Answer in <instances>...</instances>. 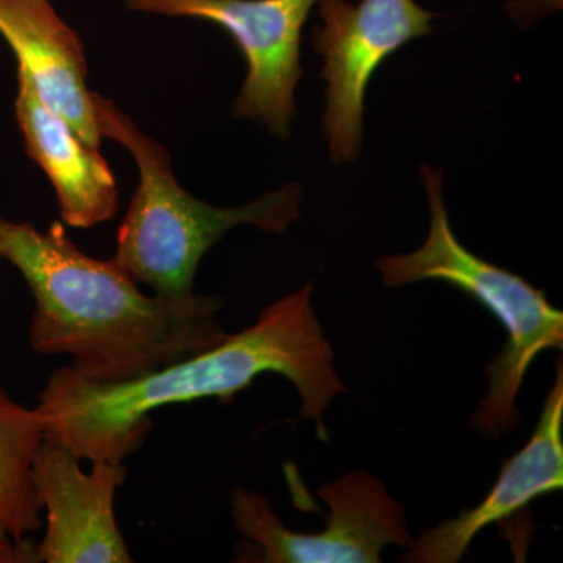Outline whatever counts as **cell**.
<instances>
[{
	"instance_id": "cell-1",
	"label": "cell",
	"mask_w": 563,
	"mask_h": 563,
	"mask_svg": "<svg viewBox=\"0 0 563 563\" xmlns=\"http://www.w3.org/2000/svg\"><path fill=\"white\" fill-rule=\"evenodd\" d=\"M314 284L262 310L250 328L162 368L120 383H95L68 366L51 374L38 395L44 439L80 461L124 462L146 442L151 413L163 407L217 398L229 401L258 376L279 374L298 390L299 420L317 422L328 442L324 412L347 391L333 366L331 343L312 306Z\"/></svg>"
},
{
	"instance_id": "cell-2",
	"label": "cell",
	"mask_w": 563,
	"mask_h": 563,
	"mask_svg": "<svg viewBox=\"0 0 563 563\" xmlns=\"http://www.w3.org/2000/svg\"><path fill=\"white\" fill-rule=\"evenodd\" d=\"M0 258L31 288L29 344L40 355H68V368L95 383H120L207 350L229 335L222 299L185 301L140 291L113 258L84 254L62 222L41 232L0 217Z\"/></svg>"
},
{
	"instance_id": "cell-3",
	"label": "cell",
	"mask_w": 563,
	"mask_h": 563,
	"mask_svg": "<svg viewBox=\"0 0 563 563\" xmlns=\"http://www.w3.org/2000/svg\"><path fill=\"white\" fill-rule=\"evenodd\" d=\"M102 139L122 144L139 166L140 184L120 225L113 261L154 295L191 299L203 255L239 225L285 233L301 218L303 188L290 181L246 206L217 207L181 188L168 151L109 99L92 91Z\"/></svg>"
},
{
	"instance_id": "cell-4",
	"label": "cell",
	"mask_w": 563,
	"mask_h": 563,
	"mask_svg": "<svg viewBox=\"0 0 563 563\" xmlns=\"http://www.w3.org/2000/svg\"><path fill=\"white\" fill-rule=\"evenodd\" d=\"M420 177L431 213L428 239L409 254L377 258V272L388 288L443 282L479 302L501 322L507 342L485 369L488 391L472 420V428L484 439H499L521 421L515 402L533 362L543 352L562 350L563 313L548 301L547 292L463 246L444 202L442 169L424 163Z\"/></svg>"
},
{
	"instance_id": "cell-5",
	"label": "cell",
	"mask_w": 563,
	"mask_h": 563,
	"mask_svg": "<svg viewBox=\"0 0 563 563\" xmlns=\"http://www.w3.org/2000/svg\"><path fill=\"white\" fill-rule=\"evenodd\" d=\"M321 24L312 44L322 58L325 110L321 132L333 165L357 162L365 96L376 70L406 44L431 35L439 14L417 0H317Z\"/></svg>"
},
{
	"instance_id": "cell-6",
	"label": "cell",
	"mask_w": 563,
	"mask_h": 563,
	"mask_svg": "<svg viewBox=\"0 0 563 563\" xmlns=\"http://www.w3.org/2000/svg\"><path fill=\"white\" fill-rule=\"evenodd\" d=\"M318 496L331 515L324 531H291L261 493L239 487L231 492L233 523L258 548L252 562L379 563L391 544L409 548L407 509L387 492L383 481L351 472L325 484Z\"/></svg>"
},
{
	"instance_id": "cell-7",
	"label": "cell",
	"mask_w": 563,
	"mask_h": 563,
	"mask_svg": "<svg viewBox=\"0 0 563 563\" xmlns=\"http://www.w3.org/2000/svg\"><path fill=\"white\" fill-rule=\"evenodd\" d=\"M317 0H128L129 9L192 18L224 29L243 52L247 73L233 114L290 139L298 118L303 25Z\"/></svg>"
},
{
	"instance_id": "cell-8",
	"label": "cell",
	"mask_w": 563,
	"mask_h": 563,
	"mask_svg": "<svg viewBox=\"0 0 563 563\" xmlns=\"http://www.w3.org/2000/svg\"><path fill=\"white\" fill-rule=\"evenodd\" d=\"M80 462L69 448L49 439L35 455L33 484L47 520L36 562L131 563L114 514L128 468L124 462L96 461L91 472H84Z\"/></svg>"
},
{
	"instance_id": "cell-9",
	"label": "cell",
	"mask_w": 563,
	"mask_h": 563,
	"mask_svg": "<svg viewBox=\"0 0 563 563\" xmlns=\"http://www.w3.org/2000/svg\"><path fill=\"white\" fill-rule=\"evenodd\" d=\"M563 488V366L555 362V380L531 439L504 461L498 479L483 501L462 510L457 518L440 521L421 533L399 561L407 563H457L473 540L492 525L520 514L529 504Z\"/></svg>"
},
{
	"instance_id": "cell-10",
	"label": "cell",
	"mask_w": 563,
	"mask_h": 563,
	"mask_svg": "<svg viewBox=\"0 0 563 563\" xmlns=\"http://www.w3.org/2000/svg\"><path fill=\"white\" fill-rule=\"evenodd\" d=\"M0 35L43 102L85 143L101 150L92 91L85 80L84 44L58 16L51 0H0Z\"/></svg>"
},
{
	"instance_id": "cell-11",
	"label": "cell",
	"mask_w": 563,
	"mask_h": 563,
	"mask_svg": "<svg viewBox=\"0 0 563 563\" xmlns=\"http://www.w3.org/2000/svg\"><path fill=\"white\" fill-rule=\"evenodd\" d=\"M14 111L29 157L38 163L57 192L62 221L69 228L91 229L113 220L120 195L109 163L43 102L20 69Z\"/></svg>"
},
{
	"instance_id": "cell-12",
	"label": "cell",
	"mask_w": 563,
	"mask_h": 563,
	"mask_svg": "<svg viewBox=\"0 0 563 563\" xmlns=\"http://www.w3.org/2000/svg\"><path fill=\"white\" fill-rule=\"evenodd\" d=\"M43 440L38 410L14 401L0 385V520L16 542L41 528L33 461Z\"/></svg>"
},
{
	"instance_id": "cell-13",
	"label": "cell",
	"mask_w": 563,
	"mask_h": 563,
	"mask_svg": "<svg viewBox=\"0 0 563 563\" xmlns=\"http://www.w3.org/2000/svg\"><path fill=\"white\" fill-rule=\"evenodd\" d=\"M563 0H507V14L521 29L531 27L543 18L558 13Z\"/></svg>"
},
{
	"instance_id": "cell-14",
	"label": "cell",
	"mask_w": 563,
	"mask_h": 563,
	"mask_svg": "<svg viewBox=\"0 0 563 563\" xmlns=\"http://www.w3.org/2000/svg\"><path fill=\"white\" fill-rule=\"evenodd\" d=\"M36 562V547L27 540L16 542L0 520V563Z\"/></svg>"
}]
</instances>
